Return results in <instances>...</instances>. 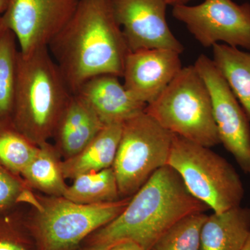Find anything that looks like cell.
I'll use <instances>...</instances> for the list:
<instances>
[{"mask_svg": "<svg viewBox=\"0 0 250 250\" xmlns=\"http://www.w3.org/2000/svg\"><path fill=\"white\" fill-rule=\"evenodd\" d=\"M84 250H103L101 249H99V248H93V247L88 246V248H85Z\"/></svg>", "mask_w": 250, "mask_h": 250, "instance_id": "f546056e", "label": "cell"}, {"mask_svg": "<svg viewBox=\"0 0 250 250\" xmlns=\"http://www.w3.org/2000/svg\"><path fill=\"white\" fill-rule=\"evenodd\" d=\"M173 134L146 111L123 124L113 167L121 198L136 193L153 174L167 165Z\"/></svg>", "mask_w": 250, "mask_h": 250, "instance_id": "52a82bcc", "label": "cell"}, {"mask_svg": "<svg viewBox=\"0 0 250 250\" xmlns=\"http://www.w3.org/2000/svg\"><path fill=\"white\" fill-rule=\"evenodd\" d=\"M250 234V208L235 207L207 215L200 250H241Z\"/></svg>", "mask_w": 250, "mask_h": 250, "instance_id": "9a60e30c", "label": "cell"}, {"mask_svg": "<svg viewBox=\"0 0 250 250\" xmlns=\"http://www.w3.org/2000/svg\"><path fill=\"white\" fill-rule=\"evenodd\" d=\"M196 1V0H166L167 4L172 6V7L175 6H179V5H187L191 1Z\"/></svg>", "mask_w": 250, "mask_h": 250, "instance_id": "484cf974", "label": "cell"}, {"mask_svg": "<svg viewBox=\"0 0 250 250\" xmlns=\"http://www.w3.org/2000/svg\"><path fill=\"white\" fill-rule=\"evenodd\" d=\"M48 49L72 94L94 77H123L129 52L111 0H80Z\"/></svg>", "mask_w": 250, "mask_h": 250, "instance_id": "6da1fadb", "label": "cell"}, {"mask_svg": "<svg viewBox=\"0 0 250 250\" xmlns=\"http://www.w3.org/2000/svg\"><path fill=\"white\" fill-rule=\"evenodd\" d=\"M10 0H0V16L4 14L7 9Z\"/></svg>", "mask_w": 250, "mask_h": 250, "instance_id": "4316f807", "label": "cell"}, {"mask_svg": "<svg viewBox=\"0 0 250 250\" xmlns=\"http://www.w3.org/2000/svg\"><path fill=\"white\" fill-rule=\"evenodd\" d=\"M179 55L167 49L129 52L125 62L123 84L141 103H152L183 67Z\"/></svg>", "mask_w": 250, "mask_h": 250, "instance_id": "7c38bea8", "label": "cell"}, {"mask_svg": "<svg viewBox=\"0 0 250 250\" xmlns=\"http://www.w3.org/2000/svg\"><path fill=\"white\" fill-rule=\"evenodd\" d=\"M212 47L215 66L250 121V53L226 44L216 43Z\"/></svg>", "mask_w": 250, "mask_h": 250, "instance_id": "e0dca14e", "label": "cell"}, {"mask_svg": "<svg viewBox=\"0 0 250 250\" xmlns=\"http://www.w3.org/2000/svg\"><path fill=\"white\" fill-rule=\"evenodd\" d=\"M75 95L95 112L104 125H123L147 106L134 98L114 75L94 77L81 85Z\"/></svg>", "mask_w": 250, "mask_h": 250, "instance_id": "4fadbf2b", "label": "cell"}, {"mask_svg": "<svg viewBox=\"0 0 250 250\" xmlns=\"http://www.w3.org/2000/svg\"><path fill=\"white\" fill-rule=\"evenodd\" d=\"M194 67L209 92L220 143L250 176L249 118L213 60L200 54Z\"/></svg>", "mask_w": 250, "mask_h": 250, "instance_id": "9c48e42d", "label": "cell"}, {"mask_svg": "<svg viewBox=\"0 0 250 250\" xmlns=\"http://www.w3.org/2000/svg\"><path fill=\"white\" fill-rule=\"evenodd\" d=\"M172 16L185 24L202 46L223 42L250 50V4L232 0H204L195 6H173Z\"/></svg>", "mask_w": 250, "mask_h": 250, "instance_id": "ba28073f", "label": "cell"}, {"mask_svg": "<svg viewBox=\"0 0 250 250\" xmlns=\"http://www.w3.org/2000/svg\"><path fill=\"white\" fill-rule=\"evenodd\" d=\"M129 52L167 49L182 54L184 45L166 20V0H111Z\"/></svg>", "mask_w": 250, "mask_h": 250, "instance_id": "8fae6325", "label": "cell"}, {"mask_svg": "<svg viewBox=\"0 0 250 250\" xmlns=\"http://www.w3.org/2000/svg\"><path fill=\"white\" fill-rule=\"evenodd\" d=\"M0 250H27L9 213L0 215Z\"/></svg>", "mask_w": 250, "mask_h": 250, "instance_id": "cb8c5ba5", "label": "cell"}, {"mask_svg": "<svg viewBox=\"0 0 250 250\" xmlns=\"http://www.w3.org/2000/svg\"><path fill=\"white\" fill-rule=\"evenodd\" d=\"M72 94L49 52H20L11 124L38 146L54 137Z\"/></svg>", "mask_w": 250, "mask_h": 250, "instance_id": "3957f363", "label": "cell"}, {"mask_svg": "<svg viewBox=\"0 0 250 250\" xmlns=\"http://www.w3.org/2000/svg\"><path fill=\"white\" fill-rule=\"evenodd\" d=\"M106 250H143L138 243L131 241H123L115 243Z\"/></svg>", "mask_w": 250, "mask_h": 250, "instance_id": "d4e9b609", "label": "cell"}, {"mask_svg": "<svg viewBox=\"0 0 250 250\" xmlns=\"http://www.w3.org/2000/svg\"><path fill=\"white\" fill-rule=\"evenodd\" d=\"M130 199L98 205H81L64 197L38 198L29 223L39 250H72L117 218Z\"/></svg>", "mask_w": 250, "mask_h": 250, "instance_id": "8992f818", "label": "cell"}, {"mask_svg": "<svg viewBox=\"0 0 250 250\" xmlns=\"http://www.w3.org/2000/svg\"><path fill=\"white\" fill-rule=\"evenodd\" d=\"M79 2L80 0H10L2 18L16 36L20 52L27 54L48 47L71 19Z\"/></svg>", "mask_w": 250, "mask_h": 250, "instance_id": "30bf717a", "label": "cell"}, {"mask_svg": "<svg viewBox=\"0 0 250 250\" xmlns=\"http://www.w3.org/2000/svg\"><path fill=\"white\" fill-rule=\"evenodd\" d=\"M105 125L78 95L73 94L62 112L54 137L56 149L65 159L83 150Z\"/></svg>", "mask_w": 250, "mask_h": 250, "instance_id": "5bb4252c", "label": "cell"}, {"mask_svg": "<svg viewBox=\"0 0 250 250\" xmlns=\"http://www.w3.org/2000/svg\"><path fill=\"white\" fill-rule=\"evenodd\" d=\"M18 53L17 39L8 29L0 38V124H11Z\"/></svg>", "mask_w": 250, "mask_h": 250, "instance_id": "ffe728a7", "label": "cell"}, {"mask_svg": "<svg viewBox=\"0 0 250 250\" xmlns=\"http://www.w3.org/2000/svg\"><path fill=\"white\" fill-rule=\"evenodd\" d=\"M205 213L187 215L174 223L156 242L151 250H200Z\"/></svg>", "mask_w": 250, "mask_h": 250, "instance_id": "7402d4cb", "label": "cell"}, {"mask_svg": "<svg viewBox=\"0 0 250 250\" xmlns=\"http://www.w3.org/2000/svg\"><path fill=\"white\" fill-rule=\"evenodd\" d=\"M167 165L179 174L192 196L214 213L241 206L245 189L239 174L210 147L173 134Z\"/></svg>", "mask_w": 250, "mask_h": 250, "instance_id": "5b68a950", "label": "cell"}, {"mask_svg": "<svg viewBox=\"0 0 250 250\" xmlns=\"http://www.w3.org/2000/svg\"><path fill=\"white\" fill-rule=\"evenodd\" d=\"M145 111L173 134L207 147L220 144L209 92L194 65L182 67Z\"/></svg>", "mask_w": 250, "mask_h": 250, "instance_id": "277c9868", "label": "cell"}, {"mask_svg": "<svg viewBox=\"0 0 250 250\" xmlns=\"http://www.w3.org/2000/svg\"><path fill=\"white\" fill-rule=\"evenodd\" d=\"M8 28L5 24L4 19H3L2 16H0V38L4 34L5 31L7 30Z\"/></svg>", "mask_w": 250, "mask_h": 250, "instance_id": "83f0119b", "label": "cell"}, {"mask_svg": "<svg viewBox=\"0 0 250 250\" xmlns=\"http://www.w3.org/2000/svg\"><path fill=\"white\" fill-rule=\"evenodd\" d=\"M208 209L189 192L179 174L166 165L131 197L121 214L90 234L88 246L106 250L118 242L131 241L143 250H151L174 223Z\"/></svg>", "mask_w": 250, "mask_h": 250, "instance_id": "7a4b0ae2", "label": "cell"}, {"mask_svg": "<svg viewBox=\"0 0 250 250\" xmlns=\"http://www.w3.org/2000/svg\"><path fill=\"white\" fill-rule=\"evenodd\" d=\"M39 149L12 124H0V164L21 176Z\"/></svg>", "mask_w": 250, "mask_h": 250, "instance_id": "44dd1931", "label": "cell"}, {"mask_svg": "<svg viewBox=\"0 0 250 250\" xmlns=\"http://www.w3.org/2000/svg\"><path fill=\"white\" fill-rule=\"evenodd\" d=\"M241 250H250V234L247 240L246 244L244 245Z\"/></svg>", "mask_w": 250, "mask_h": 250, "instance_id": "f1b7e54d", "label": "cell"}, {"mask_svg": "<svg viewBox=\"0 0 250 250\" xmlns=\"http://www.w3.org/2000/svg\"><path fill=\"white\" fill-rule=\"evenodd\" d=\"M123 125H105L95 139L76 155L62 161L65 179L98 172L113 166L121 141Z\"/></svg>", "mask_w": 250, "mask_h": 250, "instance_id": "2e32d148", "label": "cell"}, {"mask_svg": "<svg viewBox=\"0 0 250 250\" xmlns=\"http://www.w3.org/2000/svg\"><path fill=\"white\" fill-rule=\"evenodd\" d=\"M58 154L57 149L48 142L39 146L36 155L21 175L29 188L51 196H63L67 186Z\"/></svg>", "mask_w": 250, "mask_h": 250, "instance_id": "ac0fdd59", "label": "cell"}, {"mask_svg": "<svg viewBox=\"0 0 250 250\" xmlns=\"http://www.w3.org/2000/svg\"><path fill=\"white\" fill-rule=\"evenodd\" d=\"M21 176L0 164V215L7 214L18 202L33 203L36 197Z\"/></svg>", "mask_w": 250, "mask_h": 250, "instance_id": "603a6c76", "label": "cell"}, {"mask_svg": "<svg viewBox=\"0 0 250 250\" xmlns=\"http://www.w3.org/2000/svg\"><path fill=\"white\" fill-rule=\"evenodd\" d=\"M62 197L81 205L109 203L122 199L112 167L75 177Z\"/></svg>", "mask_w": 250, "mask_h": 250, "instance_id": "d6986e66", "label": "cell"}]
</instances>
